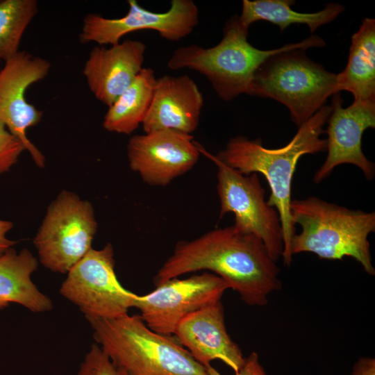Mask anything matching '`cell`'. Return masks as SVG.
Returning <instances> with one entry per match:
<instances>
[{"label": "cell", "mask_w": 375, "mask_h": 375, "mask_svg": "<svg viewBox=\"0 0 375 375\" xmlns=\"http://www.w3.org/2000/svg\"><path fill=\"white\" fill-rule=\"evenodd\" d=\"M127 2L128 11L120 18L86 15L79 34L80 42L112 45L119 43L125 35L141 30L156 31L161 38L176 42L188 36L199 24V8L192 0H172L165 12L148 10L135 0Z\"/></svg>", "instance_id": "cell-11"}, {"label": "cell", "mask_w": 375, "mask_h": 375, "mask_svg": "<svg viewBox=\"0 0 375 375\" xmlns=\"http://www.w3.org/2000/svg\"><path fill=\"white\" fill-rule=\"evenodd\" d=\"M318 35L296 43L269 57L256 72L250 95L274 99L285 105L299 128L340 92L337 74L310 59L305 50L323 47Z\"/></svg>", "instance_id": "cell-4"}, {"label": "cell", "mask_w": 375, "mask_h": 375, "mask_svg": "<svg viewBox=\"0 0 375 375\" xmlns=\"http://www.w3.org/2000/svg\"><path fill=\"white\" fill-rule=\"evenodd\" d=\"M331 112V106L324 105L307 122L298 128L292 139L285 146L269 149L262 145L261 139L251 140L244 136L231 138L224 149L215 157L224 164L243 174L260 173L266 178L270 195L269 206L278 212L281 220L285 265L290 267L292 261L291 242L296 233L290 204L292 181L300 158L326 151L324 126Z\"/></svg>", "instance_id": "cell-2"}, {"label": "cell", "mask_w": 375, "mask_h": 375, "mask_svg": "<svg viewBox=\"0 0 375 375\" xmlns=\"http://www.w3.org/2000/svg\"><path fill=\"white\" fill-rule=\"evenodd\" d=\"M203 97L188 75H164L156 80L148 113L142 124L144 133L172 129L192 135L198 127Z\"/></svg>", "instance_id": "cell-17"}, {"label": "cell", "mask_w": 375, "mask_h": 375, "mask_svg": "<svg viewBox=\"0 0 375 375\" xmlns=\"http://www.w3.org/2000/svg\"><path fill=\"white\" fill-rule=\"evenodd\" d=\"M338 89L354 101L375 99V19L365 18L351 36L348 62L337 74Z\"/></svg>", "instance_id": "cell-19"}, {"label": "cell", "mask_w": 375, "mask_h": 375, "mask_svg": "<svg viewBox=\"0 0 375 375\" xmlns=\"http://www.w3.org/2000/svg\"><path fill=\"white\" fill-rule=\"evenodd\" d=\"M50 67L47 60L19 51L0 71V122L24 144L40 167L44 165V156L28 138L26 130L41 121L42 112L26 101L25 93L31 85L47 76Z\"/></svg>", "instance_id": "cell-12"}, {"label": "cell", "mask_w": 375, "mask_h": 375, "mask_svg": "<svg viewBox=\"0 0 375 375\" xmlns=\"http://www.w3.org/2000/svg\"><path fill=\"white\" fill-rule=\"evenodd\" d=\"M38 260L26 249L17 253L8 249L0 256V307L10 303L23 306L34 312H44L53 307L51 299L31 280Z\"/></svg>", "instance_id": "cell-18"}, {"label": "cell", "mask_w": 375, "mask_h": 375, "mask_svg": "<svg viewBox=\"0 0 375 375\" xmlns=\"http://www.w3.org/2000/svg\"><path fill=\"white\" fill-rule=\"evenodd\" d=\"M60 293L76 305L88 321L124 316L134 308L138 296L118 281L110 243L101 249L92 248L76 262L67 272Z\"/></svg>", "instance_id": "cell-9"}, {"label": "cell", "mask_w": 375, "mask_h": 375, "mask_svg": "<svg viewBox=\"0 0 375 375\" xmlns=\"http://www.w3.org/2000/svg\"><path fill=\"white\" fill-rule=\"evenodd\" d=\"M76 375H127L115 365L101 347L92 344Z\"/></svg>", "instance_id": "cell-23"}, {"label": "cell", "mask_w": 375, "mask_h": 375, "mask_svg": "<svg viewBox=\"0 0 375 375\" xmlns=\"http://www.w3.org/2000/svg\"><path fill=\"white\" fill-rule=\"evenodd\" d=\"M24 150H26L24 144L0 122V174L17 162Z\"/></svg>", "instance_id": "cell-24"}, {"label": "cell", "mask_w": 375, "mask_h": 375, "mask_svg": "<svg viewBox=\"0 0 375 375\" xmlns=\"http://www.w3.org/2000/svg\"><path fill=\"white\" fill-rule=\"evenodd\" d=\"M145 52V44L133 40L109 48L94 47L83 69L91 92L102 103L111 106L143 68Z\"/></svg>", "instance_id": "cell-16"}, {"label": "cell", "mask_w": 375, "mask_h": 375, "mask_svg": "<svg viewBox=\"0 0 375 375\" xmlns=\"http://www.w3.org/2000/svg\"><path fill=\"white\" fill-rule=\"evenodd\" d=\"M201 153L193 136L172 129L132 136L127 144L131 169L152 186H166L190 171Z\"/></svg>", "instance_id": "cell-13"}, {"label": "cell", "mask_w": 375, "mask_h": 375, "mask_svg": "<svg viewBox=\"0 0 375 375\" xmlns=\"http://www.w3.org/2000/svg\"><path fill=\"white\" fill-rule=\"evenodd\" d=\"M198 147L201 154L217 167L219 218L226 213H233L234 228L259 238L277 262L283 251L281 220L277 210L265 201V191L258 174H243L222 162L199 142Z\"/></svg>", "instance_id": "cell-7"}, {"label": "cell", "mask_w": 375, "mask_h": 375, "mask_svg": "<svg viewBox=\"0 0 375 375\" xmlns=\"http://www.w3.org/2000/svg\"><path fill=\"white\" fill-rule=\"evenodd\" d=\"M249 28L238 15L231 17L223 29V37L215 46L196 44L177 48L167 62L172 70L189 69L206 76L218 97L229 101L242 94H251L253 76L271 56L289 48L291 44L270 50H261L248 40Z\"/></svg>", "instance_id": "cell-6"}, {"label": "cell", "mask_w": 375, "mask_h": 375, "mask_svg": "<svg viewBox=\"0 0 375 375\" xmlns=\"http://www.w3.org/2000/svg\"><path fill=\"white\" fill-rule=\"evenodd\" d=\"M12 226L10 222L0 219V256L15 244V242L6 238V233Z\"/></svg>", "instance_id": "cell-27"}, {"label": "cell", "mask_w": 375, "mask_h": 375, "mask_svg": "<svg viewBox=\"0 0 375 375\" xmlns=\"http://www.w3.org/2000/svg\"><path fill=\"white\" fill-rule=\"evenodd\" d=\"M88 322L96 343L127 375H210L176 340L151 330L140 315Z\"/></svg>", "instance_id": "cell-5"}, {"label": "cell", "mask_w": 375, "mask_h": 375, "mask_svg": "<svg viewBox=\"0 0 375 375\" xmlns=\"http://www.w3.org/2000/svg\"><path fill=\"white\" fill-rule=\"evenodd\" d=\"M332 97L331 112L324 130L328 153L313 181L319 183L337 166L351 164L358 167L370 181L375 175V165L362 150V138L367 128L375 127V99L353 101L351 106L344 108L340 92Z\"/></svg>", "instance_id": "cell-14"}, {"label": "cell", "mask_w": 375, "mask_h": 375, "mask_svg": "<svg viewBox=\"0 0 375 375\" xmlns=\"http://www.w3.org/2000/svg\"><path fill=\"white\" fill-rule=\"evenodd\" d=\"M294 3V0H243L239 19L247 28L255 22L267 21L277 25L281 32L293 24H303L312 33L335 20L345 10L343 5L331 2L319 12L301 13L290 8Z\"/></svg>", "instance_id": "cell-21"}, {"label": "cell", "mask_w": 375, "mask_h": 375, "mask_svg": "<svg viewBox=\"0 0 375 375\" xmlns=\"http://www.w3.org/2000/svg\"><path fill=\"white\" fill-rule=\"evenodd\" d=\"M173 335L205 367L213 360H219L236 372L244 362L245 357L240 348L227 332L221 301L183 317Z\"/></svg>", "instance_id": "cell-15"}, {"label": "cell", "mask_w": 375, "mask_h": 375, "mask_svg": "<svg viewBox=\"0 0 375 375\" xmlns=\"http://www.w3.org/2000/svg\"><path fill=\"white\" fill-rule=\"evenodd\" d=\"M206 368L210 375H222L211 365ZM234 373V375H268L260 362L258 353L255 351L251 352L247 357H245L242 367Z\"/></svg>", "instance_id": "cell-25"}, {"label": "cell", "mask_w": 375, "mask_h": 375, "mask_svg": "<svg viewBox=\"0 0 375 375\" xmlns=\"http://www.w3.org/2000/svg\"><path fill=\"white\" fill-rule=\"evenodd\" d=\"M228 289L217 275L205 272L185 278H174L151 292L138 295L134 308L152 331L171 336L179 322L188 315L221 301Z\"/></svg>", "instance_id": "cell-10"}, {"label": "cell", "mask_w": 375, "mask_h": 375, "mask_svg": "<svg viewBox=\"0 0 375 375\" xmlns=\"http://www.w3.org/2000/svg\"><path fill=\"white\" fill-rule=\"evenodd\" d=\"M204 270L221 277L248 306H265L281 288L280 269L256 236L229 226L178 242L156 274V286L181 275Z\"/></svg>", "instance_id": "cell-1"}, {"label": "cell", "mask_w": 375, "mask_h": 375, "mask_svg": "<svg viewBox=\"0 0 375 375\" xmlns=\"http://www.w3.org/2000/svg\"><path fill=\"white\" fill-rule=\"evenodd\" d=\"M2 308L0 307V310H1Z\"/></svg>", "instance_id": "cell-28"}, {"label": "cell", "mask_w": 375, "mask_h": 375, "mask_svg": "<svg viewBox=\"0 0 375 375\" xmlns=\"http://www.w3.org/2000/svg\"><path fill=\"white\" fill-rule=\"evenodd\" d=\"M97 224L92 204L63 191L49 206L34 239L40 262L67 273L91 249Z\"/></svg>", "instance_id": "cell-8"}, {"label": "cell", "mask_w": 375, "mask_h": 375, "mask_svg": "<svg viewBox=\"0 0 375 375\" xmlns=\"http://www.w3.org/2000/svg\"><path fill=\"white\" fill-rule=\"evenodd\" d=\"M351 375H375V359L362 357L353 366Z\"/></svg>", "instance_id": "cell-26"}, {"label": "cell", "mask_w": 375, "mask_h": 375, "mask_svg": "<svg viewBox=\"0 0 375 375\" xmlns=\"http://www.w3.org/2000/svg\"><path fill=\"white\" fill-rule=\"evenodd\" d=\"M294 224L301 227L291 242L295 254L310 252L320 259L351 257L369 275L375 274L368 236L375 231L374 212L352 210L317 197L292 200Z\"/></svg>", "instance_id": "cell-3"}, {"label": "cell", "mask_w": 375, "mask_h": 375, "mask_svg": "<svg viewBox=\"0 0 375 375\" xmlns=\"http://www.w3.org/2000/svg\"><path fill=\"white\" fill-rule=\"evenodd\" d=\"M36 0L0 1V59L5 62L19 52L21 39L36 15Z\"/></svg>", "instance_id": "cell-22"}, {"label": "cell", "mask_w": 375, "mask_h": 375, "mask_svg": "<svg viewBox=\"0 0 375 375\" xmlns=\"http://www.w3.org/2000/svg\"><path fill=\"white\" fill-rule=\"evenodd\" d=\"M156 80L153 69L143 67L108 107L103 127L109 132L129 135L142 125L151 104Z\"/></svg>", "instance_id": "cell-20"}]
</instances>
